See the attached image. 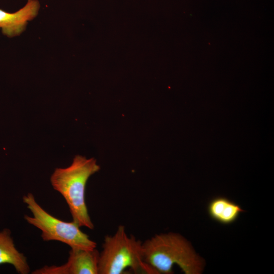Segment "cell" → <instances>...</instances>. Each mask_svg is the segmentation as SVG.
Instances as JSON below:
<instances>
[{
    "label": "cell",
    "instance_id": "7a4b0ae2",
    "mask_svg": "<svg viewBox=\"0 0 274 274\" xmlns=\"http://www.w3.org/2000/svg\"><path fill=\"white\" fill-rule=\"evenodd\" d=\"M142 253L144 262L158 274L173 273L174 265L186 274H198L202 271V260L178 233H161L146 239L142 242Z\"/></svg>",
    "mask_w": 274,
    "mask_h": 274
},
{
    "label": "cell",
    "instance_id": "52a82bcc",
    "mask_svg": "<svg viewBox=\"0 0 274 274\" xmlns=\"http://www.w3.org/2000/svg\"><path fill=\"white\" fill-rule=\"evenodd\" d=\"M4 264L12 265L20 274L30 272L26 257L16 249L11 232L6 228L0 231V265Z\"/></svg>",
    "mask_w": 274,
    "mask_h": 274
},
{
    "label": "cell",
    "instance_id": "ba28073f",
    "mask_svg": "<svg viewBox=\"0 0 274 274\" xmlns=\"http://www.w3.org/2000/svg\"><path fill=\"white\" fill-rule=\"evenodd\" d=\"M207 210L211 219L223 225L233 223L240 214L244 212L239 205L223 196L211 199L208 204Z\"/></svg>",
    "mask_w": 274,
    "mask_h": 274
},
{
    "label": "cell",
    "instance_id": "6da1fadb",
    "mask_svg": "<svg viewBox=\"0 0 274 274\" xmlns=\"http://www.w3.org/2000/svg\"><path fill=\"white\" fill-rule=\"evenodd\" d=\"M99 170L95 158L77 155L69 166L56 168L51 176L52 187L64 198L73 221L80 227L94 228L85 201V188L90 177Z\"/></svg>",
    "mask_w": 274,
    "mask_h": 274
},
{
    "label": "cell",
    "instance_id": "8992f818",
    "mask_svg": "<svg viewBox=\"0 0 274 274\" xmlns=\"http://www.w3.org/2000/svg\"><path fill=\"white\" fill-rule=\"evenodd\" d=\"M40 4L38 0H27L25 6L14 13L0 9V28L8 37L19 35L25 29L28 21L38 14Z\"/></svg>",
    "mask_w": 274,
    "mask_h": 274
},
{
    "label": "cell",
    "instance_id": "277c9868",
    "mask_svg": "<svg viewBox=\"0 0 274 274\" xmlns=\"http://www.w3.org/2000/svg\"><path fill=\"white\" fill-rule=\"evenodd\" d=\"M22 200L32 214V216L25 215L24 219L41 231L43 241H59L71 248L92 250L96 248L97 244L76 223L63 221L50 214L37 202L32 193L24 195Z\"/></svg>",
    "mask_w": 274,
    "mask_h": 274
},
{
    "label": "cell",
    "instance_id": "3957f363",
    "mask_svg": "<svg viewBox=\"0 0 274 274\" xmlns=\"http://www.w3.org/2000/svg\"><path fill=\"white\" fill-rule=\"evenodd\" d=\"M129 268L134 273L158 274L143 260L142 242L120 225L113 235L105 236L99 252L98 274H122Z\"/></svg>",
    "mask_w": 274,
    "mask_h": 274
},
{
    "label": "cell",
    "instance_id": "5b68a950",
    "mask_svg": "<svg viewBox=\"0 0 274 274\" xmlns=\"http://www.w3.org/2000/svg\"><path fill=\"white\" fill-rule=\"evenodd\" d=\"M99 252L71 248L67 261L59 266H45L33 274H98Z\"/></svg>",
    "mask_w": 274,
    "mask_h": 274
}]
</instances>
